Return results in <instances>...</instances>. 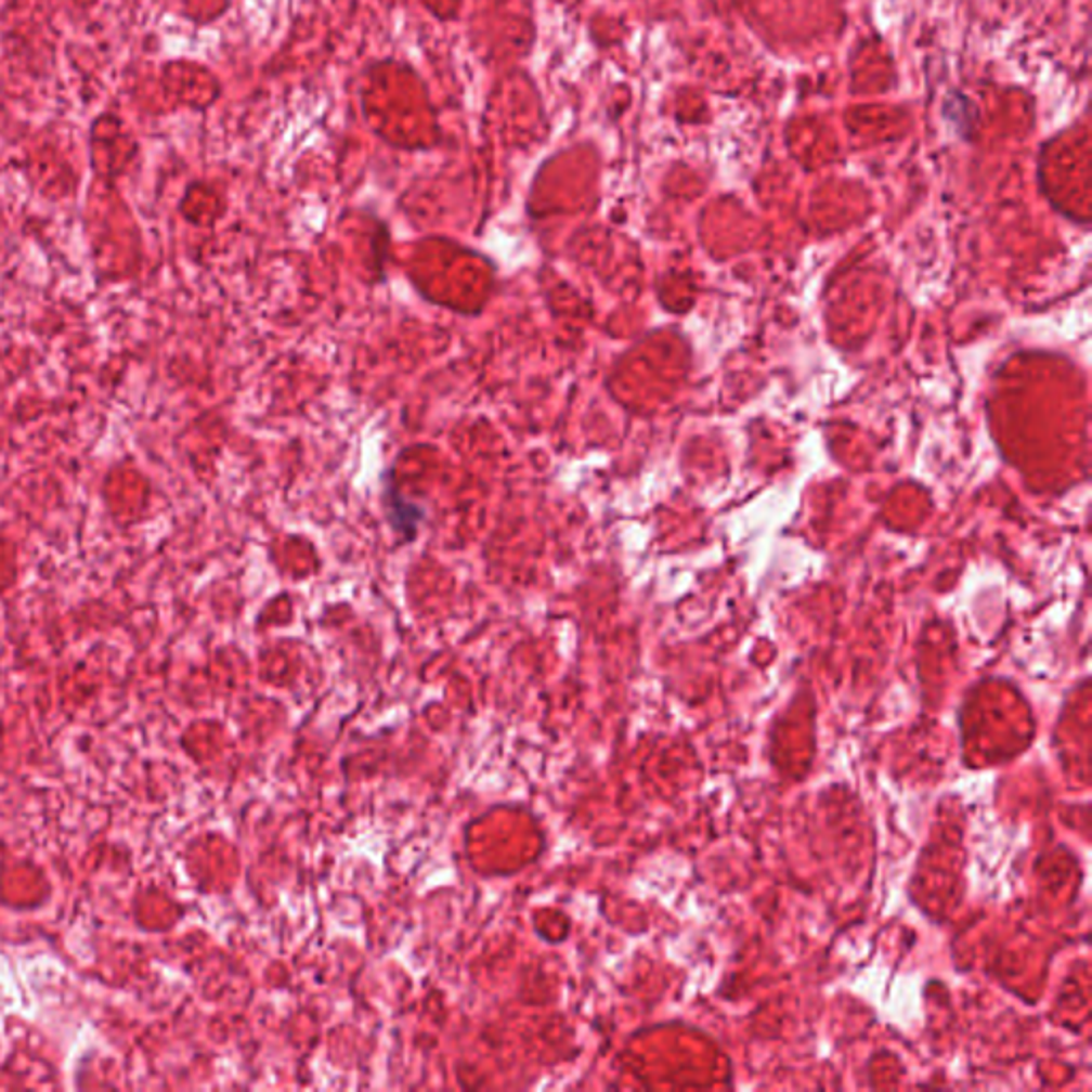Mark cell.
I'll use <instances>...</instances> for the list:
<instances>
[{"label":"cell","mask_w":1092,"mask_h":1092,"mask_svg":"<svg viewBox=\"0 0 1092 1092\" xmlns=\"http://www.w3.org/2000/svg\"><path fill=\"white\" fill-rule=\"evenodd\" d=\"M382 502H385L387 519H389V525L393 528V532L404 536L406 543H412L416 538L420 521H425L422 506L414 504V502H406L404 495H400L393 484L387 486Z\"/></svg>","instance_id":"6da1fadb"}]
</instances>
